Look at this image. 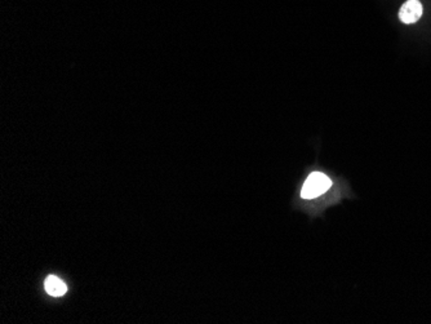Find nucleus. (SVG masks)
<instances>
[{
    "label": "nucleus",
    "instance_id": "obj_1",
    "mask_svg": "<svg viewBox=\"0 0 431 324\" xmlns=\"http://www.w3.org/2000/svg\"><path fill=\"white\" fill-rule=\"evenodd\" d=\"M332 186V181L326 175L319 172H314L307 177L304 187H302L301 197L304 199H312L319 195L328 192L329 187Z\"/></svg>",
    "mask_w": 431,
    "mask_h": 324
},
{
    "label": "nucleus",
    "instance_id": "obj_2",
    "mask_svg": "<svg viewBox=\"0 0 431 324\" xmlns=\"http://www.w3.org/2000/svg\"><path fill=\"white\" fill-rule=\"evenodd\" d=\"M422 4L418 0H408L399 11V18L404 24H415L422 16Z\"/></svg>",
    "mask_w": 431,
    "mask_h": 324
},
{
    "label": "nucleus",
    "instance_id": "obj_3",
    "mask_svg": "<svg viewBox=\"0 0 431 324\" xmlns=\"http://www.w3.org/2000/svg\"><path fill=\"white\" fill-rule=\"evenodd\" d=\"M44 288L48 295L52 296V297H61L67 292V285L54 275H49L45 279Z\"/></svg>",
    "mask_w": 431,
    "mask_h": 324
}]
</instances>
